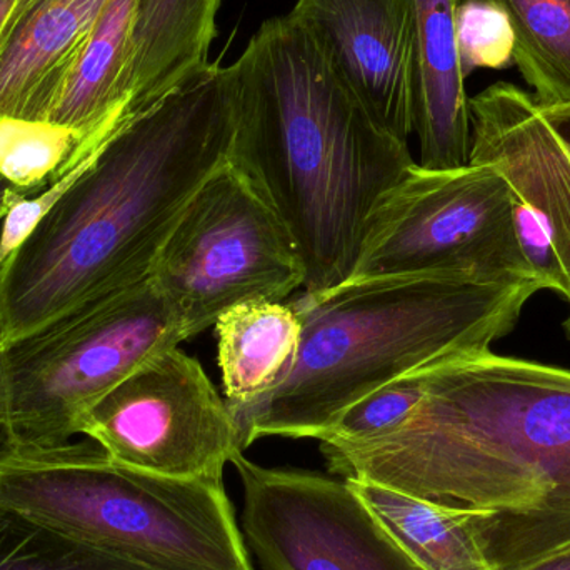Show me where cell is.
I'll use <instances>...</instances> for the list:
<instances>
[{
    "instance_id": "7",
    "label": "cell",
    "mask_w": 570,
    "mask_h": 570,
    "mask_svg": "<svg viewBox=\"0 0 570 570\" xmlns=\"http://www.w3.org/2000/svg\"><path fill=\"white\" fill-rule=\"evenodd\" d=\"M392 277L538 281L502 174L488 164L431 170L415 163L372 214L347 283Z\"/></svg>"
},
{
    "instance_id": "4",
    "label": "cell",
    "mask_w": 570,
    "mask_h": 570,
    "mask_svg": "<svg viewBox=\"0 0 570 570\" xmlns=\"http://www.w3.org/2000/svg\"><path fill=\"white\" fill-rule=\"evenodd\" d=\"M538 281L474 283L392 277L305 292L288 302L302 324L292 371L233 411L240 448L257 439H317L355 402L412 372L491 351L511 334Z\"/></svg>"
},
{
    "instance_id": "26",
    "label": "cell",
    "mask_w": 570,
    "mask_h": 570,
    "mask_svg": "<svg viewBox=\"0 0 570 570\" xmlns=\"http://www.w3.org/2000/svg\"><path fill=\"white\" fill-rule=\"evenodd\" d=\"M26 199L12 184L7 183L6 179L0 177V219L7 216L10 207L17 203V200Z\"/></svg>"
},
{
    "instance_id": "17",
    "label": "cell",
    "mask_w": 570,
    "mask_h": 570,
    "mask_svg": "<svg viewBox=\"0 0 570 570\" xmlns=\"http://www.w3.org/2000/svg\"><path fill=\"white\" fill-rule=\"evenodd\" d=\"M134 13L136 0H107L50 114V122L97 130L132 119L129 69Z\"/></svg>"
},
{
    "instance_id": "6",
    "label": "cell",
    "mask_w": 570,
    "mask_h": 570,
    "mask_svg": "<svg viewBox=\"0 0 570 570\" xmlns=\"http://www.w3.org/2000/svg\"><path fill=\"white\" fill-rule=\"evenodd\" d=\"M186 341L183 321L149 277L3 342L16 454L86 441V412L144 362Z\"/></svg>"
},
{
    "instance_id": "2",
    "label": "cell",
    "mask_w": 570,
    "mask_h": 570,
    "mask_svg": "<svg viewBox=\"0 0 570 570\" xmlns=\"http://www.w3.org/2000/svg\"><path fill=\"white\" fill-rule=\"evenodd\" d=\"M233 67L207 63L127 120L0 267V338L149 279L196 190L229 160Z\"/></svg>"
},
{
    "instance_id": "9",
    "label": "cell",
    "mask_w": 570,
    "mask_h": 570,
    "mask_svg": "<svg viewBox=\"0 0 570 570\" xmlns=\"http://www.w3.org/2000/svg\"><path fill=\"white\" fill-rule=\"evenodd\" d=\"M82 435L114 462L163 478L224 481L240 448L239 425L197 358L157 354L96 402Z\"/></svg>"
},
{
    "instance_id": "20",
    "label": "cell",
    "mask_w": 570,
    "mask_h": 570,
    "mask_svg": "<svg viewBox=\"0 0 570 570\" xmlns=\"http://www.w3.org/2000/svg\"><path fill=\"white\" fill-rule=\"evenodd\" d=\"M508 17L514 66L541 109L570 104V0H485Z\"/></svg>"
},
{
    "instance_id": "14",
    "label": "cell",
    "mask_w": 570,
    "mask_h": 570,
    "mask_svg": "<svg viewBox=\"0 0 570 570\" xmlns=\"http://www.w3.org/2000/svg\"><path fill=\"white\" fill-rule=\"evenodd\" d=\"M461 0H414V132L419 166L458 169L471 156V109L458 42Z\"/></svg>"
},
{
    "instance_id": "11",
    "label": "cell",
    "mask_w": 570,
    "mask_h": 570,
    "mask_svg": "<svg viewBox=\"0 0 570 570\" xmlns=\"http://www.w3.org/2000/svg\"><path fill=\"white\" fill-rule=\"evenodd\" d=\"M471 156L502 174L512 197L554 247L570 308V104L541 109L531 94L498 82L469 99ZM570 338V314L564 321Z\"/></svg>"
},
{
    "instance_id": "16",
    "label": "cell",
    "mask_w": 570,
    "mask_h": 570,
    "mask_svg": "<svg viewBox=\"0 0 570 570\" xmlns=\"http://www.w3.org/2000/svg\"><path fill=\"white\" fill-rule=\"evenodd\" d=\"M224 394L233 411L269 394L292 371L302 324L288 302L236 305L214 324Z\"/></svg>"
},
{
    "instance_id": "24",
    "label": "cell",
    "mask_w": 570,
    "mask_h": 570,
    "mask_svg": "<svg viewBox=\"0 0 570 570\" xmlns=\"http://www.w3.org/2000/svg\"><path fill=\"white\" fill-rule=\"evenodd\" d=\"M17 448L10 428L9 385H7L6 358L3 342L0 338V462L16 455Z\"/></svg>"
},
{
    "instance_id": "12",
    "label": "cell",
    "mask_w": 570,
    "mask_h": 570,
    "mask_svg": "<svg viewBox=\"0 0 570 570\" xmlns=\"http://www.w3.org/2000/svg\"><path fill=\"white\" fill-rule=\"evenodd\" d=\"M288 13L314 37L372 119L409 142L414 132V0H297Z\"/></svg>"
},
{
    "instance_id": "22",
    "label": "cell",
    "mask_w": 570,
    "mask_h": 570,
    "mask_svg": "<svg viewBox=\"0 0 570 570\" xmlns=\"http://www.w3.org/2000/svg\"><path fill=\"white\" fill-rule=\"evenodd\" d=\"M428 371L412 372L365 395L351 405L318 442L367 441L394 431L421 402Z\"/></svg>"
},
{
    "instance_id": "19",
    "label": "cell",
    "mask_w": 570,
    "mask_h": 570,
    "mask_svg": "<svg viewBox=\"0 0 570 570\" xmlns=\"http://www.w3.org/2000/svg\"><path fill=\"white\" fill-rule=\"evenodd\" d=\"M124 124L80 130L50 120L0 117V177L23 197L39 196L90 159Z\"/></svg>"
},
{
    "instance_id": "15",
    "label": "cell",
    "mask_w": 570,
    "mask_h": 570,
    "mask_svg": "<svg viewBox=\"0 0 570 570\" xmlns=\"http://www.w3.org/2000/svg\"><path fill=\"white\" fill-rule=\"evenodd\" d=\"M220 0H136L130 116L159 102L209 63Z\"/></svg>"
},
{
    "instance_id": "8",
    "label": "cell",
    "mask_w": 570,
    "mask_h": 570,
    "mask_svg": "<svg viewBox=\"0 0 570 570\" xmlns=\"http://www.w3.org/2000/svg\"><path fill=\"white\" fill-rule=\"evenodd\" d=\"M150 281L193 338L236 305L284 302L305 269L276 210L227 160L184 207Z\"/></svg>"
},
{
    "instance_id": "13",
    "label": "cell",
    "mask_w": 570,
    "mask_h": 570,
    "mask_svg": "<svg viewBox=\"0 0 570 570\" xmlns=\"http://www.w3.org/2000/svg\"><path fill=\"white\" fill-rule=\"evenodd\" d=\"M107 0H40L3 29L0 117L49 120Z\"/></svg>"
},
{
    "instance_id": "5",
    "label": "cell",
    "mask_w": 570,
    "mask_h": 570,
    "mask_svg": "<svg viewBox=\"0 0 570 570\" xmlns=\"http://www.w3.org/2000/svg\"><path fill=\"white\" fill-rule=\"evenodd\" d=\"M0 509L154 570H256L224 481L114 462L96 442L0 462Z\"/></svg>"
},
{
    "instance_id": "18",
    "label": "cell",
    "mask_w": 570,
    "mask_h": 570,
    "mask_svg": "<svg viewBox=\"0 0 570 570\" xmlns=\"http://www.w3.org/2000/svg\"><path fill=\"white\" fill-rule=\"evenodd\" d=\"M344 481L422 570H492L472 529L471 509L417 498L374 482Z\"/></svg>"
},
{
    "instance_id": "3",
    "label": "cell",
    "mask_w": 570,
    "mask_h": 570,
    "mask_svg": "<svg viewBox=\"0 0 570 570\" xmlns=\"http://www.w3.org/2000/svg\"><path fill=\"white\" fill-rule=\"evenodd\" d=\"M229 160L276 210L305 292L347 283L372 214L415 160L342 82L291 16L266 20L233 63Z\"/></svg>"
},
{
    "instance_id": "25",
    "label": "cell",
    "mask_w": 570,
    "mask_h": 570,
    "mask_svg": "<svg viewBox=\"0 0 570 570\" xmlns=\"http://www.w3.org/2000/svg\"><path fill=\"white\" fill-rule=\"evenodd\" d=\"M522 570H570V546Z\"/></svg>"
},
{
    "instance_id": "23",
    "label": "cell",
    "mask_w": 570,
    "mask_h": 570,
    "mask_svg": "<svg viewBox=\"0 0 570 570\" xmlns=\"http://www.w3.org/2000/svg\"><path fill=\"white\" fill-rule=\"evenodd\" d=\"M458 42L464 76L478 69H508L514 63V36L508 17L485 0H461Z\"/></svg>"
},
{
    "instance_id": "27",
    "label": "cell",
    "mask_w": 570,
    "mask_h": 570,
    "mask_svg": "<svg viewBox=\"0 0 570 570\" xmlns=\"http://www.w3.org/2000/svg\"><path fill=\"white\" fill-rule=\"evenodd\" d=\"M17 0H0V39H2L3 29L9 22L10 13L16 7Z\"/></svg>"
},
{
    "instance_id": "28",
    "label": "cell",
    "mask_w": 570,
    "mask_h": 570,
    "mask_svg": "<svg viewBox=\"0 0 570 570\" xmlns=\"http://www.w3.org/2000/svg\"><path fill=\"white\" fill-rule=\"evenodd\" d=\"M37 2H40V0H17L16 7H13L12 13H10L9 22H7V26H9L10 22H13V20L19 19V17L22 16L26 10H29L30 7L36 6Z\"/></svg>"
},
{
    "instance_id": "1",
    "label": "cell",
    "mask_w": 570,
    "mask_h": 570,
    "mask_svg": "<svg viewBox=\"0 0 570 570\" xmlns=\"http://www.w3.org/2000/svg\"><path fill=\"white\" fill-rule=\"evenodd\" d=\"M335 478L471 509L492 570H522L570 546V372L491 351L425 375L394 431L321 442Z\"/></svg>"
},
{
    "instance_id": "21",
    "label": "cell",
    "mask_w": 570,
    "mask_h": 570,
    "mask_svg": "<svg viewBox=\"0 0 570 570\" xmlns=\"http://www.w3.org/2000/svg\"><path fill=\"white\" fill-rule=\"evenodd\" d=\"M0 570H154L0 509Z\"/></svg>"
},
{
    "instance_id": "10",
    "label": "cell",
    "mask_w": 570,
    "mask_h": 570,
    "mask_svg": "<svg viewBox=\"0 0 570 570\" xmlns=\"http://www.w3.org/2000/svg\"><path fill=\"white\" fill-rule=\"evenodd\" d=\"M243 534L263 570H422L344 479L264 468L237 452Z\"/></svg>"
}]
</instances>
